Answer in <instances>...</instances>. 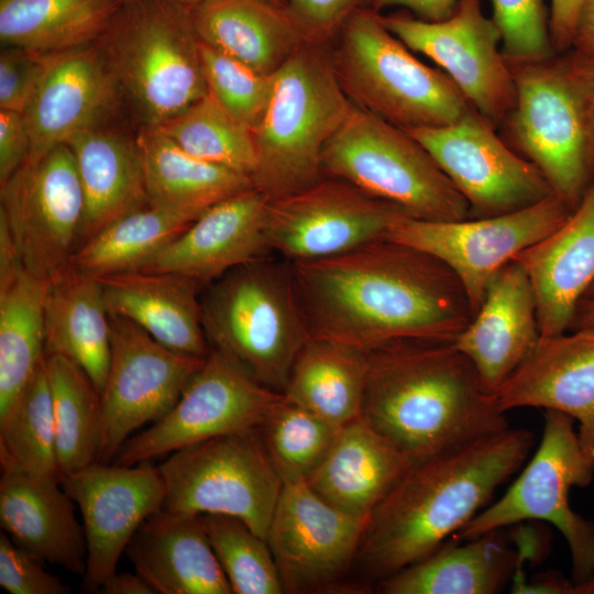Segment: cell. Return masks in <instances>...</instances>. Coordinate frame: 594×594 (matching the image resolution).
Returning <instances> with one entry per match:
<instances>
[{
    "label": "cell",
    "mask_w": 594,
    "mask_h": 594,
    "mask_svg": "<svg viewBox=\"0 0 594 594\" xmlns=\"http://www.w3.org/2000/svg\"><path fill=\"white\" fill-rule=\"evenodd\" d=\"M290 273L314 339L364 351L402 339L454 342L473 318L448 265L386 237L336 256L292 262Z\"/></svg>",
    "instance_id": "1"
},
{
    "label": "cell",
    "mask_w": 594,
    "mask_h": 594,
    "mask_svg": "<svg viewBox=\"0 0 594 594\" xmlns=\"http://www.w3.org/2000/svg\"><path fill=\"white\" fill-rule=\"evenodd\" d=\"M361 417L413 464L509 428L471 360L428 339L367 351Z\"/></svg>",
    "instance_id": "2"
},
{
    "label": "cell",
    "mask_w": 594,
    "mask_h": 594,
    "mask_svg": "<svg viewBox=\"0 0 594 594\" xmlns=\"http://www.w3.org/2000/svg\"><path fill=\"white\" fill-rule=\"evenodd\" d=\"M529 430L507 428L414 464L369 517L354 564L377 583L424 559L525 464Z\"/></svg>",
    "instance_id": "3"
},
{
    "label": "cell",
    "mask_w": 594,
    "mask_h": 594,
    "mask_svg": "<svg viewBox=\"0 0 594 594\" xmlns=\"http://www.w3.org/2000/svg\"><path fill=\"white\" fill-rule=\"evenodd\" d=\"M272 77L270 101L253 130L257 165L252 177L270 199L323 177V148L353 107L323 40L304 41Z\"/></svg>",
    "instance_id": "4"
},
{
    "label": "cell",
    "mask_w": 594,
    "mask_h": 594,
    "mask_svg": "<svg viewBox=\"0 0 594 594\" xmlns=\"http://www.w3.org/2000/svg\"><path fill=\"white\" fill-rule=\"evenodd\" d=\"M200 305L210 351L283 394L296 356L309 339L290 263L270 254L237 266L208 284Z\"/></svg>",
    "instance_id": "5"
},
{
    "label": "cell",
    "mask_w": 594,
    "mask_h": 594,
    "mask_svg": "<svg viewBox=\"0 0 594 594\" xmlns=\"http://www.w3.org/2000/svg\"><path fill=\"white\" fill-rule=\"evenodd\" d=\"M96 43L143 127H161L208 94L200 42L185 6L124 1Z\"/></svg>",
    "instance_id": "6"
},
{
    "label": "cell",
    "mask_w": 594,
    "mask_h": 594,
    "mask_svg": "<svg viewBox=\"0 0 594 594\" xmlns=\"http://www.w3.org/2000/svg\"><path fill=\"white\" fill-rule=\"evenodd\" d=\"M330 47L339 81L351 102L404 130L442 127L471 108L439 68L418 59L372 8L354 11Z\"/></svg>",
    "instance_id": "7"
},
{
    "label": "cell",
    "mask_w": 594,
    "mask_h": 594,
    "mask_svg": "<svg viewBox=\"0 0 594 594\" xmlns=\"http://www.w3.org/2000/svg\"><path fill=\"white\" fill-rule=\"evenodd\" d=\"M508 64L515 102L502 123L505 140L539 170L552 194L574 210L594 184V130L570 54Z\"/></svg>",
    "instance_id": "8"
},
{
    "label": "cell",
    "mask_w": 594,
    "mask_h": 594,
    "mask_svg": "<svg viewBox=\"0 0 594 594\" xmlns=\"http://www.w3.org/2000/svg\"><path fill=\"white\" fill-rule=\"evenodd\" d=\"M321 170L415 219L470 218L466 199L414 136L355 105L324 146Z\"/></svg>",
    "instance_id": "9"
},
{
    "label": "cell",
    "mask_w": 594,
    "mask_h": 594,
    "mask_svg": "<svg viewBox=\"0 0 594 594\" xmlns=\"http://www.w3.org/2000/svg\"><path fill=\"white\" fill-rule=\"evenodd\" d=\"M574 418L544 409L538 449L506 493L476 514L455 536L469 540L524 520H543L564 537L571 556L572 580L586 582L594 574V521L575 513L571 487L594 479V459L582 448Z\"/></svg>",
    "instance_id": "10"
},
{
    "label": "cell",
    "mask_w": 594,
    "mask_h": 594,
    "mask_svg": "<svg viewBox=\"0 0 594 594\" xmlns=\"http://www.w3.org/2000/svg\"><path fill=\"white\" fill-rule=\"evenodd\" d=\"M158 468L165 485L163 508L235 517L266 539L284 484L257 429L185 447Z\"/></svg>",
    "instance_id": "11"
},
{
    "label": "cell",
    "mask_w": 594,
    "mask_h": 594,
    "mask_svg": "<svg viewBox=\"0 0 594 594\" xmlns=\"http://www.w3.org/2000/svg\"><path fill=\"white\" fill-rule=\"evenodd\" d=\"M6 219L24 268L51 282L79 244L84 195L73 151L59 144L26 161L0 185Z\"/></svg>",
    "instance_id": "12"
},
{
    "label": "cell",
    "mask_w": 594,
    "mask_h": 594,
    "mask_svg": "<svg viewBox=\"0 0 594 594\" xmlns=\"http://www.w3.org/2000/svg\"><path fill=\"white\" fill-rule=\"evenodd\" d=\"M282 398V393L210 351L174 407L130 437L114 464L134 465L211 438L255 430Z\"/></svg>",
    "instance_id": "13"
},
{
    "label": "cell",
    "mask_w": 594,
    "mask_h": 594,
    "mask_svg": "<svg viewBox=\"0 0 594 594\" xmlns=\"http://www.w3.org/2000/svg\"><path fill=\"white\" fill-rule=\"evenodd\" d=\"M571 211L550 195L527 208L493 217L429 221L404 216L386 238L422 250L448 265L461 280L474 316L493 276L518 253L554 231Z\"/></svg>",
    "instance_id": "14"
},
{
    "label": "cell",
    "mask_w": 594,
    "mask_h": 594,
    "mask_svg": "<svg viewBox=\"0 0 594 594\" xmlns=\"http://www.w3.org/2000/svg\"><path fill=\"white\" fill-rule=\"evenodd\" d=\"M110 324L111 354L100 393L96 461L101 463L116 459L135 430L164 417L207 358L177 353L123 317L110 315Z\"/></svg>",
    "instance_id": "15"
},
{
    "label": "cell",
    "mask_w": 594,
    "mask_h": 594,
    "mask_svg": "<svg viewBox=\"0 0 594 594\" xmlns=\"http://www.w3.org/2000/svg\"><path fill=\"white\" fill-rule=\"evenodd\" d=\"M474 108L453 123L406 130L470 206V218L499 216L553 195L539 170Z\"/></svg>",
    "instance_id": "16"
},
{
    "label": "cell",
    "mask_w": 594,
    "mask_h": 594,
    "mask_svg": "<svg viewBox=\"0 0 594 594\" xmlns=\"http://www.w3.org/2000/svg\"><path fill=\"white\" fill-rule=\"evenodd\" d=\"M381 16L407 47L430 58L482 117L494 127L504 122L515 102L514 80L498 29L481 0H458L452 14L437 22Z\"/></svg>",
    "instance_id": "17"
},
{
    "label": "cell",
    "mask_w": 594,
    "mask_h": 594,
    "mask_svg": "<svg viewBox=\"0 0 594 594\" xmlns=\"http://www.w3.org/2000/svg\"><path fill=\"white\" fill-rule=\"evenodd\" d=\"M404 216L398 207L348 182L322 177L305 189L270 199L265 235L271 253L290 263L319 260L386 237Z\"/></svg>",
    "instance_id": "18"
},
{
    "label": "cell",
    "mask_w": 594,
    "mask_h": 594,
    "mask_svg": "<svg viewBox=\"0 0 594 594\" xmlns=\"http://www.w3.org/2000/svg\"><path fill=\"white\" fill-rule=\"evenodd\" d=\"M365 524L329 504L306 482L285 484L266 536L283 592L365 590L343 582Z\"/></svg>",
    "instance_id": "19"
},
{
    "label": "cell",
    "mask_w": 594,
    "mask_h": 594,
    "mask_svg": "<svg viewBox=\"0 0 594 594\" xmlns=\"http://www.w3.org/2000/svg\"><path fill=\"white\" fill-rule=\"evenodd\" d=\"M61 483L81 515L87 547L84 587L99 591L140 526L164 507L163 476L158 466L146 462H94L61 477Z\"/></svg>",
    "instance_id": "20"
},
{
    "label": "cell",
    "mask_w": 594,
    "mask_h": 594,
    "mask_svg": "<svg viewBox=\"0 0 594 594\" xmlns=\"http://www.w3.org/2000/svg\"><path fill=\"white\" fill-rule=\"evenodd\" d=\"M120 99L117 81L97 43L52 54L23 113L31 139L28 157L105 124Z\"/></svg>",
    "instance_id": "21"
},
{
    "label": "cell",
    "mask_w": 594,
    "mask_h": 594,
    "mask_svg": "<svg viewBox=\"0 0 594 594\" xmlns=\"http://www.w3.org/2000/svg\"><path fill=\"white\" fill-rule=\"evenodd\" d=\"M494 395L504 413L538 407L571 416L583 450L594 459V326L541 338Z\"/></svg>",
    "instance_id": "22"
},
{
    "label": "cell",
    "mask_w": 594,
    "mask_h": 594,
    "mask_svg": "<svg viewBox=\"0 0 594 594\" xmlns=\"http://www.w3.org/2000/svg\"><path fill=\"white\" fill-rule=\"evenodd\" d=\"M270 197L253 187L201 213L141 268L187 276L207 286L228 271L272 254L265 235Z\"/></svg>",
    "instance_id": "23"
},
{
    "label": "cell",
    "mask_w": 594,
    "mask_h": 594,
    "mask_svg": "<svg viewBox=\"0 0 594 594\" xmlns=\"http://www.w3.org/2000/svg\"><path fill=\"white\" fill-rule=\"evenodd\" d=\"M541 339L535 292L515 260L491 279L484 301L454 344L495 391L531 354Z\"/></svg>",
    "instance_id": "24"
},
{
    "label": "cell",
    "mask_w": 594,
    "mask_h": 594,
    "mask_svg": "<svg viewBox=\"0 0 594 594\" xmlns=\"http://www.w3.org/2000/svg\"><path fill=\"white\" fill-rule=\"evenodd\" d=\"M514 260L531 282L541 338L570 331L594 284V184L561 226Z\"/></svg>",
    "instance_id": "25"
},
{
    "label": "cell",
    "mask_w": 594,
    "mask_h": 594,
    "mask_svg": "<svg viewBox=\"0 0 594 594\" xmlns=\"http://www.w3.org/2000/svg\"><path fill=\"white\" fill-rule=\"evenodd\" d=\"M1 470L0 522L7 535L40 561L84 575V528L61 479Z\"/></svg>",
    "instance_id": "26"
},
{
    "label": "cell",
    "mask_w": 594,
    "mask_h": 594,
    "mask_svg": "<svg viewBox=\"0 0 594 594\" xmlns=\"http://www.w3.org/2000/svg\"><path fill=\"white\" fill-rule=\"evenodd\" d=\"M110 315L123 317L164 346L186 355L210 353L202 322V285L176 273L133 270L97 277Z\"/></svg>",
    "instance_id": "27"
},
{
    "label": "cell",
    "mask_w": 594,
    "mask_h": 594,
    "mask_svg": "<svg viewBox=\"0 0 594 594\" xmlns=\"http://www.w3.org/2000/svg\"><path fill=\"white\" fill-rule=\"evenodd\" d=\"M125 553L156 594H231L202 516L165 508L136 530Z\"/></svg>",
    "instance_id": "28"
},
{
    "label": "cell",
    "mask_w": 594,
    "mask_h": 594,
    "mask_svg": "<svg viewBox=\"0 0 594 594\" xmlns=\"http://www.w3.org/2000/svg\"><path fill=\"white\" fill-rule=\"evenodd\" d=\"M414 464L362 417L342 426L306 482L341 512L367 521Z\"/></svg>",
    "instance_id": "29"
},
{
    "label": "cell",
    "mask_w": 594,
    "mask_h": 594,
    "mask_svg": "<svg viewBox=\"0 0 594 594\" xmlns=\"http://www.w3.org/2000/svg\"><path fill=\"white\" fill-rule=\"evenodd\" d=\"M189 14L201 43L263 75L274 74L314 37L288 7L266 0H200Z\"/></svg>",
    "instance_id": "30"
},
{
    "label": "cell",
    "mask_w": 594,
    "mask_h": 594,
    "mask_svg": "<svg viewBox=\"0 0 594 594\" xmlns=\"http://www.w3.org/2000/svg\"><path fill=\"white\" fill-rule=\"evenodd\" d=\"M66 144L84 195L79 248L112 222L148 206L150 199L135 139L100 124L76 133Z\"/></svg>",
    "instance_id": "31"
},
{
    "label": "cell",
    "mask_w": 594,
    "mask_h": 594,
    "mask_svg": "<svg viewBox=\"0 0 594 594\" xmlns=\"http://www.w3.org/2000/svg\"><path fill=\"white\" fill-rule=\"evenodd\" d=\"M503 529L469 540L449 538L424 559L376 583L384 594H495L520 565Z\"/></svg>",
    "instance_id": "32"
},
{
    "label": "cell",
    "mask_w": 594,
    "mask_h": 594,
    "mask_svg": "<svg viewBox=\"0 0 594 594\" xmlns=\"http://www.w3.org/2000/svg\"><path fill=\"white\" fill-rule=\"evenodd\" d=\"M44 315L45 356L72 360L101 393L109 371L111 324L99 279L70 266L48 282Z\"/></svg>",
    "instance_id": "33"
},
{
    "label": "cell",
    "mask_w": 594,
    "mask_h": 594,
    "mask_svg": "<svg viewBox=\"0 0 594 594\" xmlns=\"http://www.w3.org/2000/svg\"><path fill=\"white\" fill-rule=\"evenodd\" d=\"M135 142L153 206L200 216L255 187L250 176L189 154L158 128L142 127Z\"/></svg>",
    "instance_id": "34"
},
{
    "label": "cell",
    "mask_w": 594,
    "mask_h": 594,
    "mask_svg": "<svg viewBox=\"0 0 594 594\" xmlns=\"http://www.w3.org/2000/svg\"><path fill=\"white\" fill-rule=\"evenodd\" d=\"M366 370L367 351L309 338L296 356L283 394L341 428L361 417Z\"/></svg>",
    "instance_id": "35"
},
{
    "label": "cell",
    "mask_w": 594,
    "mask_h": 594,
    "mask_svg": "<svg viewBox=\"0 0 594 594\" xmlns=\"http://www.w3.org/2000/svg\"><path fill=\"white\" fill-rule=\"evenodd\" d=\"M122 0H0V43L44 54L96 43Z\"/></svg>",
    "instance_id": "36"
},
{
    "label": "cell",
    "mask_w": 594,
    "mask_h": 594,
    "mask_svg": "<svg viewBox=\"0 0 594 594\" xmlns=\"http://www.w3.org/2000/svg\"><path fill=\"white\" fill-rule=\"evenodd\" d=\"M47 287L24 266L0 279V416L44 360Z\"/></svg>",
    "instance_id": "37"
},
{
    "label": "cell",
    "mask_w": 594,
    "mask_h": 594,
    "mask_svg": "<svg viewBox=\"0 0 594 594\" xmlns=\"http://www.w3.org/2000/svg\"><path fill=\"white\" fill-rule=\"evenodd\" d=\"M198 217L150 204L82 243L70 266L95 277L139 270Z\"/></svg>",
    "instance_id": "38"
},
{
    "label": "cell",
    "mask_w": 594,
    "mask_h": 594,
    "mask_svg": "<svg viewBox=\"0 0 594 594\" xmlns=\"http://www.w3.org/2000/svg\"><path fill=\"white\" fill-rule=\"evenodd\" d=\"M56 433L59 477L97 461L100 440V393L72 360L44 356Z\"/></svg>",
    "instance_id": "39"
},
{
    "label": "cell",
    "mask_w": 594,
    "mask_h": 594,
    "mask_svg": "<svg viewBox=\"0 0 594 594\" xmlns=\"http://www.w3.org/2000/svg\"><path fill=\"white\" fill-rule=\"evenodd\" d=\"M0 463L1 469L59 477L44 360L15 402L0 416Z\"/></svg>",
    "instance_id": "40"
},
{
    "label": "cell",
    "mask_w": 594,
    "mask_h": 594,
    "mask_svg": "<svg viewBox=\"0 0 594 594\" xmlns=\"http://www.w3.org/2000/svg\"><path fill=\"white\" fill-rule=\"evenodd\" d=\"M155 128L200 160L251 178L255 173L257 156L253 131L209 94Z\"/></svg>",
    "instance_id": "41"
},
{
    "label": "cell",
    "mask_w": 594,
    "mask_h": 594,
    "mask_svg": "<svg viewBox=\"0 0 594 594\" xmlns=\"http://www.w3.org/2000/svg\"><path fill=\"white\" fill-rule=\"evenodd\" d=\"M340 428L288 400L284 394L257 432L283 484L307 482Z\"/></svg>",
    "instance_id": "42"
},
{
    "label": "cell",
    "mask_w": 594,
    "mask_h": 594,
    "mask_svg": "<svg viewBox=\"0 0 594 594\" xmlns=\"http://www.w3.org/2000/svg\"><path fill=\"white\" fill-rule=\"evenodd\" d=\"M215 554L234 594H282L267 540L239 518L201 515Z\"/></svg>",
    "instance_id": "43"
},
{
    "label": "cell",
    "mask_w": 594,
    "mask_h": 594,
    "mask_svg": "<svg viewBox=\"0 0 594 594\" xmlns=\"http://www.w3.org/2000/svg\"><path fill=\"white\" fill-rule=\"evenodd\" d=\"M199 47L208 94L253 131L270 101L273 74H260L201 42Z\"/></svg>",
    "instance_id": "44"
},
{
    "label": "cell",
    "mask_w": 594,
    "mask_h": 594,
    "mask_svg": "<svg viewBox=\"0 0 594 594\" xmlns=\"http://www.w3.org/2000/svg\"><path fill=\"white\" fill-rule=\"evenodd\" d=\"M502 51L508 63L538 62L556 55L544 0H490Z\"/></svg>",
    "instance_id": "45"
},
{
    "label": "cell",
    "mask_w": 594,
    "mask_h": 594,
    "mask_svg": "<svg viewBox=\"0 0 594 594\" xmlns=\"http://www.w3.org/2000/svg\"><path fill=\"white\" fill-rule=\"evenodd\" d=\"M51 55L1 46L0 110L24 113L46 72Z\"/></svg>",
    "instance_id": "46"
},
{
    "label": "cell",
    "mask_w": 594,
    "mask_h": 594,
    "mask_svg": "<svg viewBox=\"0 0 594 594\" xmlns=\"http://www.w3.org/2000/svg\"><path fill=\"white\" fill-rule=\"evenodd\" d=\"M0 585L11 594H68L69 585L48 573L42 561L0 535Z\"/></svg>",
    "instance_id": "47"
},
{
    "label": "cell",
    "mask_w": 594,
    "mask_h": 594,
    "mask_svg": "<svg viewBox=\"0 0 594 594\" xmlns=\"http://www.w3.org/2000/svg\"><path fill=\"white\" fill-rule=\"evenodd\" d=\"M371 0H287V7L314 36L326 41Z\"/></svg>",
    "instance_id": "48"
},
{
    "label": "cell",
    "mask_w": 594,
    "mask_h": 594,
    "mask_svg": "<svg viewBox=\"0 0 594 594\" xmlns=\"http://www.w3.org/2000/svg\"><path fill=\"white\" fill-rule=\"evenodd\" d=\"M31 139L23 113L0 110V185L26 161Z\"/></svg>",
    "instance_id": "49"
},
{
    "label": "cell",
    "mask_w": 594,
    "mask_h": 594,
    "mask_svg": "<svg viewBox=\"0 0 594 594\" xmlns=\"http://www.w3.org/2000/svg\"><path fill=\"white\" fill-rule=\"evenodd\" d=\"M583 3L584 0H550V35L557 54L571 51Z\"/></svg>",
    "instance_id": "50"
},
{
    "label": "cell",
    "mask_w": 594,
    "mask_h": 594,
    "mask_svg": "<svg viewBox=\"0 0 594 594\" xmlns=\"http://www.w3.org/2000/svg\"><path fill=\"white\" fill-rule=\"evenodd\" d=\"M458 0H371V8L376 12L388 8H404L416 18L437 22L449 18Z\"/></svg>",
    "instance_id": "51"
},
{
    "label": "cell",
    "mask_w": 594,
    "mask_h": 594,
    "mask_svg": "<svg viewBox=\"0 0 594 594\" xmlns=\"http://www.w3.org/2000/svg\"><path fill=\"white\" fill-rule=\"evenodd\" d=\"M513 593H579L594 594V574L584 583L573 580H563L561 575L553 573L536 576L528 583L516 581L512 587Z\"/></svg>",
    "instance_id": "52"
},
{
    "label": "cell",
    "mask_w": 594,
    "mask_h": 594,
    "mask_svg": "<svg viewBox=\"0 0 594 594\" xmlns=\"http://www.w3.org/2000/svg\"><path fill=\"white\" fill-rule=\"evenodd\" d=\"M100 593L102 594H156L152 585L135 571L131 572H114L101 585Z\"/></svg>",
    "instance_id": "53"
},
{
    "label": "cell",
    "mask_w": 594,
    "mask_h": 594,
    "mask_svg": "<svg viewBox=\"0 0 594 594\" xmlns=\"http://www.w3.org/2000/svg\"><path fill=\"white\" fill-rule=\"evenodd\" d=\"M571 51L594 56V0H584Z\"/></svg>",
    "instance_id": "54"
},
{
    "label": "cell",
    "mask_w": 594,
    "mask_h": 594,
    "mask_svg": "<svg viewBox=\"0 0 594 594\" xmlns=\"http://www.w3.org/2000/svg\"><path fill=\"white\" fill-rule=\"evenodd\" d=\"M574 70L584 89L594 130V56L580 55L569 51Z\"/></svg>",
    "instance_id": "55"
},
{
    "label": "cell",
    "mask_w": 594,
    "mask_h": 594,
    "mask_svg": "<svg viewBox=\"0 0 594 594\" xmlns=\"http://www.w3.org/2000/svg\"><path fill=\"white\" fill-rule=\"evenodd\" d=\"M592 326H594V297H588L580 302L571 330Z\"/></svg>",
    "instance_id": "56"
},
{
    "label": "cell",
    "mask_w": 594,
    "mask_h": 594,
    "mask_svg": "<svg viewBox=\"0 0 594 594\" xmlns=\"http://www.w3.org/2000/svg\"><path fill=\"white\" fill-rule=\"evenodd\" d=\"M174 2H177L182 6H185L187 8H190L193 6H195L197 2H199L200 0H172Z\"/></svg>",
    "instance_id": "57"
},
{
    "label": "cell",
    "mask_w": 594,
    "mask_h": 594,
    "mask_svg": "<svg viewBox=\"0 0 594 594\" xmlns=\"http://www.w3.org/2000/svg\"><path fill=\"white\" fill-rule=\"evenodd\" d=\"M266 1L277 4V6L287 7V0H266Z\"/></svg>",
    "instance_id": "58"
},
{
    "label": "cell",
    "mask_w": 594,
    "mask_h": 594,
    "mask_svg": "<svg viewBox=\"0 0 594 594\" xmlns=\"http://www.w3.org/2000/svg\"><path fill=\"white\" fill-rule=\"evenodd\" d=\"M594 297V284L591 286L584 298ZM583 298V299H584Z\"/></svg>",
    "instance_id": "59"
},
{
    "label": "cell",
    "mask_w": 594,
    "mask_h": 594,
    "mask_svg": "<svg viewBox=\"0 0 594 594\" xmlns=\"http://www.w3.org/2000/svg\"><path fill=\"white\" fill-rule=\"evenodd\" d=\"M122 1L124 2V1H128V0H122Z\"/></svg>",
    "instance_id": "60"
}]
</instances>
